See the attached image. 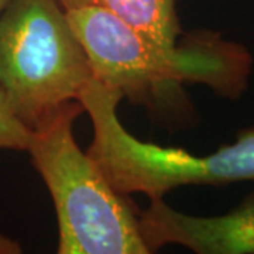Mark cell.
<instances>
[{"label":"cell","mask_w":254,"mask_h":254,"mask_svg":"<svg viewBox=\"0 0 254 254\" xmlns=\"http://www.w3.org/2000/svg\"><path fill=\"white\" fill-rule=\"evenodd\" d=\"M89 57L93 76L131 103L153 109L181 95L182 83H202L236 100L247 89L253 57L220 33L198 30L163 46L99 7L66 11Z\"/></svg>","instance_id":"obj_1"},{"label":"cell","mask_w":254,"mask_h":254,"mask_svg":"<svg viewBox=\"0 0 254 254\" xmlns=\"http://www.w3.org/2000/svg\"><path fill=\"white\" fill-rule=\"evenodd\" d=\"M69 100L33 128L27 151L55 205L60 254H147L138 212L83 153L73 123L83 113Z\"/></svg>","instance_id":"obj_2"},{"label":"cell","mask_w":254,"mask_h":254,"mask_svg":"<svg viewBox=\"0 0 254 254\" xmlns=\"http://www.w3.org/2000/svg\"><path fill=\"white\" fill-rule=\"evenodd\" d=\"M122 99L119 92L95 78L78 98L93 127L88 154L119 193H144L153 200L184 185L254 182V126L242 130L236 143L222 145L213 154L193 155L130 134L118 118Z\"/></svg>","instance_id":"obj_3"},{"label":"cell","mask_w":254,"mask_h":254,"mask_svg":"<svg viewBox=\"0 0 254 254\" xmlns=\"http://www.w3.org/2000/svg\"><path fill=\"white\" fill-rule=\"evenodd\" d=\"M93 78L57 0H10L0 13V88L30 128L78 99Z\"/></svg>","instance_id":"obj_4"},{"label":"cell","mask_w":254,"mask_h":254,"mask_svg":"<svg viewBox=\"0 0 254 254\" xmlns=\"http://www.w3.org/2000/svg\"><path fill=\"white\" fill-rule=\"evenodd\" d=\"M140 230L150 253L180 245L198 254H254V195L220 216H192L150 200L138 212Z\"/></svg>","instance_id":"obj_5"},{"label":"cell","mask_w":254,"mask_h":254,"mask_svg":"<svg viewBox=\"0 0 254 254\" xmlns=\"http://www.w3.org/2000/svg\"><path fill=\"white\" fill-rule=\"evenodd\" d=\"M65 11L99 7L118 16L148 40L173 46L182 34L178 0H57Z\"/></svg>","instance_id":"obj_6"},{"label":"cell","mask_w":254,"mask_h":254,"mask_svg":"<svg viewBox=\"0 0 254 254\" xmlns=\"http://www.w3.org/2000/svg\"><path fill=\"white\" fill-rule=\"evenodd\" d=\"M33 128L18 118L9 98L0 88V150L27 151Z\"/></svg>","instance_id":"obj_7"},{"label":"cell","mask_w":254,"mask_h":254,"mask_svg":"<svg viewBox=\"0 0 254 254\" xmlns=\"http://www.w3.org/2000/svg\"><path fill=\"white\" fill-rule=\"evenodd\" d=\"M0 253H20V245L9 237L0 235Z\"/></svg>","instance_id":"obj_8"},{"label":"cell","mask_w":254,"mask_h":254,"mask_svg":"<svg viewBox=\"0 0 254 254\" xmlns=\"http://www.w3.org/2000/svg\"><path fill=\"white\" fill-rule=\"evenodd\" d=\"M9 1L10 0H0V13H1V11L4 10V7L9 4Z\"/></svg>","instance_id":"obj_9"}]
</instances>
